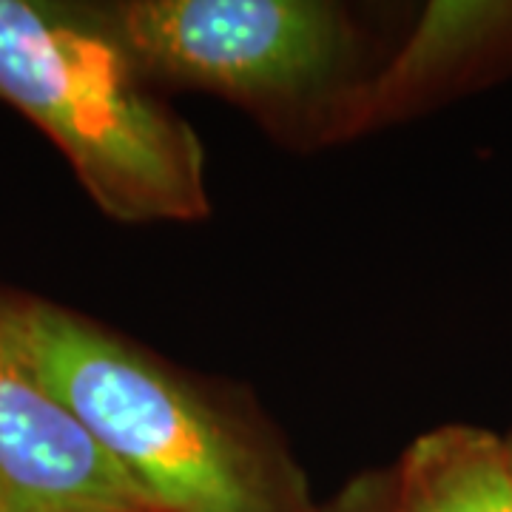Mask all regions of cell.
I'll use <instances>...</instances> for the list:
<instances>
[{
    "mask_svg": "<svg viewBox=\"0 0 512 512\" xmlns=\"http://www.w3.org/2000/svg\"><path fill=\"white\" fill-rule=\"evenodd\" d=\"M512 60V0H439L382 77L387 100L453 86Z\"/></svg>",
    "mask_w": 512,
    "mask_h": 512,
    "instance_id": "obj_6",
    "label": "cell"
},
{
    "mask_svg": "<svg viewBox=\"0 0 512 512\" xmlns=\"http://www.w3.org/2000/svg\"><path fill=\"white\" fill-rule=\"evenodd\" d=\"M396 512H512L504 436L476 424H441L404 453Z\"/></svg>",
    "mask_w": 512,
    "mask_h": 512,
    "instance_id": "obj_5",
    "label": "cell"
},
{
    "mask_svg": "<svg viewBox=\"0 0 512 512\" xmlns=\"http://www.w3.org/2000/svg\"><path fill=\"white\" fill-rule=\"evenodd\" d=\"M0 495L20 512H157L37 376L3 316Z\"/></svg>",
    "mask_w": 512,
    "mask_h": 512,
    "instance_id": "obj_4",
    "label": "cell"
},
{
    "mask_svg": "<svg viewBox=\"0 0 512 512\" xmlns=\"http://www.w3.org/2000/svg\"><path fill=\"white\" fill-rule=\"evenodd\" d=\"M367 501H370V487H359L350 495V507L345 512H367Z\"/></svg>",
    "mask_w": 512,
    "mask_h": 512,
    "instance_id": "obj_7",
    "label": "cell"
},
{
    "mask_svg": "<svg viewBox=\"0 0 512 512\" xmlns=\"http://www.w3.org/2000/svg\"><path fill=\"white\" fill-rule=\"evenodd\" d=\"M20 353L157 512H268L251 453L205 404L92 322L0 302Z\"/></svg>",
    "mask_w": 512,
    "mask_h": 512,
    "instance_id": "obj_2",
    "label": "cell"
},
{
    "mask_svg": "<svg viewBox=\"0 0 512 512\" xmlns=\"http://www.w3.org/2000/svg\"><path fill=\"white\" fill-rule=\"evenodd\" d=\"M0 97L49 134L114 220L208 214L200 137L151 100L103 12L0 0Z\"/></svg>",
    "mask_w": 512,
    "mask_h": 512,
    "instance_id": "obj_1",
    "label": "cell"
},
{
    "mask_svg": "<svg viewBox=\"0 0 512 512\" xmlns=\"http://www.w3.org/2000/svg\"><path fill=\"white\" fill-rule=\"evenodd\" d=\"M504 444H507V456H510V467H512V430L504 436Z\"/></svg>",
    "mask_w": 512,
    "mask_h": 512,
    "instance_id": "obj_9",
    "label": "cell"
},
{
    "mask_svg": "<svg viewBox=\"0 0 512 512\" xmlns=\"http://www.w3.org/2000/svg\"><path fill=\"white\" fill-rule=\"evenodd\" d=\"M0 512H20V510H18V507H12V504H9V501H6V498L0 495Z\"/></svg>",
    "mask_w": 512,
    "mask_h": 512,
    "instance_id": "obj_8",
    "label": "cell"
},
{
    "mask_svg": "<svg viewBox=\"0 0 512 512\" xmlns=\"http://www.w3.org/2000/svg\"><path fill=\"white\" fill-rule=\"evenodd\" d=\"M140 72L234 97H296L342 63L348 35L313 0H134L100 9Z\"/></svg>",
    "mask_w": 512,
    "mask_h": 512,
    "instance_id": "obj_3",
    "label": "cell"
}]
</instances>
